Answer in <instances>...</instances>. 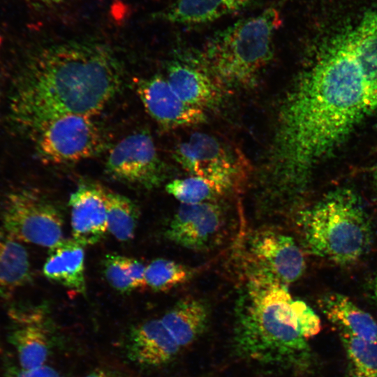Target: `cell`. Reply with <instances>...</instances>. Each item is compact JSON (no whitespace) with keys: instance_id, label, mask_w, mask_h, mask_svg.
<instances>
[{"instance_id":"cell-25","label":"cell","mask_w":377,"mask_h":377,"mask_svg":"<svg viewBox=\"0 0 377 377\" xmlns=\"http://www.w3.org/2000/svg\"><path fill=\"white\" fill-rule=\"evenodd\" d=\"M192 276L193 271L189 267L168 259L157 258L146 266V287L154 291L169 290Z\"/></svg>"},{"instance_id":"cell-13","label":"cell","mask_w":377,"mask_h":377,"mask_svg":"<svg viewBox=\"0 0 377 377\" xmlns=\"http://www.w3.org/2000/svg\"><path fill=\"white\" fill-rule=\"evenodd\" d=\"M223 225L221 208L210 202L182 205L173 216L165 237L182 246L196 251L209 248Z\"/></svg>"},{"instance_id":"cell-3","label":"cell","mask_w":377,"mask_h":377,"mask_svg":"<svg viewBox=\"0 0 377 377\" xmlns=\"http://www.w3.org/2000/svg\"><path fill=\"white\" fill-rule=\"evenodd\" d=\"M236 309L234 341L242 357L284 368L303 365L309 355L299 328L304 303L287 284L258 267L251 270Z\"/></svg>"},{"instance_id":"cell-11","label":"cell","mask_w":377,"mask_h":377,"mask_svg":"<svg viewBox=\"0 0 377 377\" xmlns=\"http://www.w3.org/2000/svg\"><path fill=\"white\" fill-rule=\"evenodd\" d=\"M166 80L187 104L205 111L217 107L225 90L195 54L177 53L166 68Z\"/></svg>"},{"instance_id":"cell-29","label":"cell","mask_w":377,"mask_h":377,"mask_svg":"<svg viewBox=\"0 0 377 377\" xmlns=\"http://www.w3.org/2000/svg\"><path fill=\"white\" fill-rule=\"evenodd\" d=\"M13 377H61V376L54 369L45 364L33 370L20 369Z\"/></svg>"},{"instance_id":"cell-6","label":"cell","mask_w":377,"mask_h":377,"mask_svg":"<svg viewBox=\"0 0 377 377\" xmlns=\"http://www.w3.org/2000/svg\"><path fill=\"white\" fill-rule=\"evenodd\" d=\"M177 162L192 176L209 184L219 195L232 190L243 177L246 159L217 138L194 133L175 149Z\"/></svg>"},{"instance_id":"cell-19","label":"cell","mask_w":377,"mask_h":377,"mask_svg":"<svg viewBox=\"0 0 377 377\" xmlns=\"http://www.w3.org/2000/svg\"><path fill=\"white\" fill-rule=\"evenodd\" d=\"M319 306L325 317L339 332L370 341H377V320L344 295H323Z\"/></svg>"},{"instance_id":"cell-24","label":"cell","mask_w":377,"mask_h":377,"mask_svg":"<svg viewBox=\"0 0 377 377\" xmlns=\"http://www.w3.org/2000/svg\"><path fill=\"white\" fill-rule=\"evenodd\" d=\"M351 377H377V341L339 332Z\"/></svg>"},{"instance_id":"cell-7","label":"cell","mask_w":377,"mask_h":377,"mask_svg":"<svg viewBox=\"0 0 377 377\" xmlns=\"http://www.w3.org/2000/svg\"><path fill=\"white\" fill-rule=\"evenodd\" d=\"M1 221L3 230L19 242L50 249L63 239V219L59 209L31 190H16L7 195Z\"/></svg>"},{"instance_id":"cell-4","label":"cell","mask_w":377,"mask_h":377,"mask_svg":"<svg viewBox=\"0 0 377 377\" xmlns=\"http://www.w3.org/2000/svg\"><path fill=\"white\" fill-rule=\"evenodd\" d=\"M280 24L279 11L269 8L216 33L194 54L225 91L249 88L272 59Z\"/></svg>"},{"instance_id":"cell-17","label":"cell","mask_w":377,"mask_h":377,"mask_svg":"<svg viewBox=\"0 0 377 377\" xmlns=\"http://www.w3.org/2000/svg\"><path fill=\"white\" fill-rule=\"evenodd\" d=\"M43 272L49 280L84 293V246L73 239H62L50 248Z\"/></svg>"},{"instance_id":"cell-16","label":"cell","mask_w":377,"mask_h":377,"mask_svg":"<svg viewBox=\"0 0 377 377\" xmlns=\"http://www.w3.org/2000/svg\"><path fill=\"white\" fill-rule=\"evenodd\" d=\"M180 348L161 318L142 323L134 327L130 334L129 355L140 364L163 365L172 360Z\"/></svg>"},{"instance_id":"cell-23","label":"cell","mask_w":377,"mask_h":377,"mask_svg":"<svg viewBox=\"0 0 377 377\" xmlns=\"http://www.w3.org/2000/svg\"><path fill=\"white\" fill-rule=\"evenodd\" d=\"M104 200L108 232L119 241L131 239L139 218L136 205L127 197L105 187Z\"/></svg>"},{"instance_id":"cell-21","label":"cell","mask_w":377,"mask_h":377,"mask_svg":"<svg viewBox=\"0 0 377 377\" xmlns=\"http://www.w3.org/2000/svg\"><path fill=\"white\" fill-rule=\"evenodd\" d=\"M208 309L193 297L179 300L161 318L181 348L188 346L204 332L208 322Z\"/></svg>"},{"instance_id":"cell-8","label":"cell","mask_w":377,"mask_h":377,"mask_svg":"<svg viewBox=\"0 0 377 377\" xmlns=\"http://www.w3.org/2000/svg\"><path fill=\"white\" fill-rule=\"evenodd\" d=\"M93 117L70 114L54 119L35 133L36 149L43 161L69 163L93 157L105 147Z\"/></svg>"},{"instance_id":"cell-14","label":"cell","mask_w":377,"mask_h":377,"mask_svg":"<svg viewBox=\"0 0 377 377\" xmlns=\"http://www.w3.org/2000/svg\"><path fill=\"white\" fill-rule=\"evenodd\" d=\"M250 249L256 267L286 284L297 281L304 272L303 253L288 235L271 230L260 232L252 239Z\"/></svg>"},{"instance_id":"cell-5","label":"cell","mask_w":377,"mask_h":377,"mask_svg":"<svg viewBox=\"0 0 377 377\" xmlns=\"http://www.w3.org/2000/svg\"><path fill=\"white\" fill-rule=\"evenodd\" d=\"M300 226L311 253L340 265L359 260L372 242L369 214L360 197L348 188L330 191L303 212Z\"/></svg>"},{"instance_id":"cell-12","label":"cell","mask_w":377,"mask_h":377,"mask_svg":"<svg viewBox=\"0 0 377 377\" xmlns=\"http://www.w3.org/2000/svg\"><path fill=\"white\" fill-rule=\"evenodd\" d=\"M136 91L149 115L164 128L197 125L207 119L205 111L184 102L162 75L138 80Z\"/></svg>"},{"instance_id":"cell-30","label":"cell","mask_w":377,"mask_h":377,"mask_svg":"<svg viewBox=\"0 0 377 377\" xmlns=\"http://www.w3.org/2000/svg\"><path fill=\"white\" fill-rule=\"evenodd\" d=\"M369 288L372 298L377 302V275L370 281Z\"/></svg>"},{"instance_id":"cell-2","label":"cell","mask_w":377,"mask_h":377,"mask_svg":"<svg viewBox=\"0 0 377 377\" xmlns=\"http://www.w3.org/2000/svg\"><path fill=\"white\" fill-rule=\"evenodd\" d=\"M120 61L108 45L68 40L45 48L25 65L14 89L11 114L31 133L63 116L94 117L119 92Z\"/></svg>"},{"instance_id":"cell-15","label":"cell","mask_w":377,"mask_h":377,"mask_svg":"<svg viewBox=\"0 0 377 377\" xmlns=\"http://www.w3.org/2000/svg\"><path fill=\"white\" fill-rule=\"evenodd\" d=\"M73 239L83 246L98 243L108 230L104 187L84 183L70 196Z\"/></svg>"},{"instance_id":"cell-1","label":"cell","mask_w":377,"mask_h":377,"mask_svg":"<svg viewBox=\"0 0 377 377\" xmlns=\"http://www.w3.org/2000/svg\"><path fill=\"white\" fill-rule=\"evenodd\" d=\"M377 109V86L339 32L316 45L278 108L265 165L267 182L300 192Z\"/></svg>"},{"instance_id":"cell-28","label":"cell","mask_w":377,"mask_h":377,"mask_svg":"<svg viewBox=\"0 0 377 377\" xmlns=\"http://www.w3.org/2000/svg\"><path fill=\"white\" fill-rule=\"evenodd\" d=\"M125 266L127 273L135 288H145L146 267L140 261L131 258L125 257Z\"/></svg>"},{"instance_id":"cell-31","label":"cell","mask_w":377,"mask_h":377,"mask_svg":"<svg viewBox=\"0 0 377 377\" xmlns=\"http://www.w3.org/2000/svg\"><path fill=\"white\" fill-rule=\"evenodd\" d=\"M84 377H113V376L105 371H96L90 373Z\"/></svg>"},{"instance_id":"cell-33","label":"cell","mask_w":377,"mask_h":377,"mask_svg":"<svg viewBox=\"0 0 377 377\" xmlns=\"http://www.w3.org/2000/svg\"><path fill=\"white\" fill-rule=\"evenodd\" d=\"M39 1L46 3H58L64 0H38Z\"/></svg>"},{"instance_id":"cell-9","label":"cell","mask_w":377,"mask_h":377,"mask_svg":"<svg viewBox=\"0 0 377 377\" xmlns=\"http://www.w3.org/2000/svg\"><path fill=\"white\" fill-rule=\"evenodd\" d=\"M105 171L113 179L147 189L159 186L165 177V165L151 135L140 131L128 135L110 151Z\"/></svg>"},{"instance_id":"cell-22","label":"cell","mask_w":377,"mask_h":377,"mask_svg":"<svg viewBox=\"0 0 377 377\" xmlns=\"http://www.w3.org/2000/svg\"><path fill=\"white\" fill-rule=\"evenodd\" d=\"M27 250L3 230H0V297H8L31 281Z\"/></svg>"},{"instance_id":"cell-10","label":"cell","mask_w":377,"mask_h":377,"mask_svg":"<svg viewBox=\"0 0 377 377\" xmlns=\"http://www.w3.org/2000/svg\"><path fill=\"white\" fill-rule=\"evenodd\" d=\"M9 339L20 369L33 370L45 365L50 351L47 309L43 305L17 306L8 311Z\"/></svg>"},{"instance_id":"cell-18","label":"cell","mask_w":377,"mask_h":377,"mask_svg":"<svg viewBox=\"0 0 377 377\" xmlns=\"http://www.w3.org/2000/svg\"><path fill=\"white\" fill-rule=\"evenodd\" d=\"M249 2L250 0H175L154 14V17L177 24H205L237 13Z\"/></svg>"},{"instance_id":"cell-26","label":"cell","mask_w":377,"mask_h":377,"mask_svg":"<svg viewBox=\"0 0 377 377\" xmlns=\"http://www.w3.org/2000/svg\"><path fill=\"white\" fill-rule=\"evenodd\" d=\"M165 189L182 205L209 202L219 195L209 184L195 176L174 179L167 184Z\"/></svg>"},{"instance_id":"cell-20","label":"cell","mask_w":377,"mask_h":377,"mask_svg":"<svg viewBox=\"0 0 377 377\" xmlns=\"http://www.w3.org/2000/svg\"><path fill=\"white\" fill-rule=\"evenodd\" d=\"M367 79L377 86V8L339 31Z\"/></svg>"},{"instance_id":"cell-32","label":"cell","mask_w":377,"mask_h":377,"mask_svg":"<svg viewBox=\"0 0 377 377\" xmlns=\"http://www.w3.org/2000/svg\"><path fill=\"white\" fill-rule=\"evenodd\" d=\"M372 179L374 185L377 190V163L374 165L372 170Z\"/></svg>"},{"instance_id":"cell-27","label":"cell","mask_w":377,"mask_h":377,"mask_svg":"<svg viewBox=\"0 0 377 377\" xmlns=\"http://www.w3.org/2000/svg\"><path fill=\"white\" fill-rule=\"evenodd\" d=\"M125 257L117 254H108L103 262L104 274L109 284L121 293H130L135 289L125 266Z\"/></svg>"}]
</instances>
